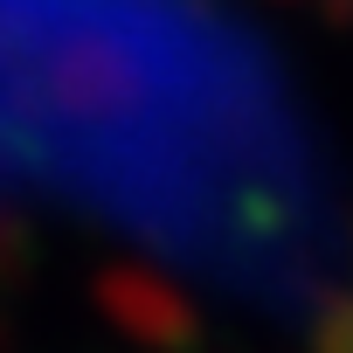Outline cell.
<instances>
[{"instance_id": "obj_1", "label": "cell", "mask_w": 353, "mask_h": 353, "mask_svg": "<svg viewBox=\"0 0 353 353\" xmlns=\"http://www.w3.org/2000/svg\"><path fill=\"white\" fill-rule=\"evenodd\" d=\"M319 353H353V305H346V312L319 332Z\"/></svg>"}]
</instances>
